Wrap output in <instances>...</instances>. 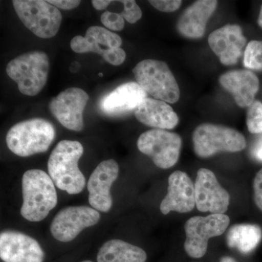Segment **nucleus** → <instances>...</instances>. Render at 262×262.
I'll return each instance as SVG.
<instances>
[{
	"label": "nucleus",
	"mask_w": 262,
	"mask_h": 262,
	"mask_svg": "<svg viewBox=\"0 0 262 262\" xmlns=\"http://www.w3.org/2000/svg\"><path fill=\"white\" fill-rule=\"evenodd\" d=\"M83 152V146L79 141L63 140L50 155L49 176L58 189L68 194H79L85 186V178L78 166Z\"/></svg>",
	"instance_id": "1"
},
{
	"label": "nucleus",
	"mask_w": 262,
	"mask_h": 262,
	"mask_svg": "<svg viewBox=\"0 0 262 262\" xmlns=\"http://www.w3.org/2000/svg\"><path fill=\"white\" fill-rule=\"evenodd\" d=\"M23 204L20 215L29 222H40L56 206L58 198L51 177L43 170H27L22 177Z\"/></svg>",
	"instance_id": "2"
},
{
	"label": "nucleus",
	"mask_w": 262,
	"mask_h": 262,
	"mask_svg": "<svg viewBox=\"0 0 262 262\" xmlns=\"http://www.w3.org/2000/svg\"><path fill=\"white\" fill-rule=\"evenodd\" d=\"M56 136L53 124L45 119L34 118L18 122L8 130V149L20 157L46 152Z\"/></svg>",
	"instance_id": "3"
},
{
	"label": "nucleus",
	"mask_w": 262,
	"mask_h": 262,
	"mask_svg": "<svg viewBox=\"0 0 262 262\" xmlns=\"http://www.w3.org/2000/svg\"><path fill=\"white\" fill-rule=\"evenodd\" d=\"M50 61L45 52L34 51L20 55L7 66L8 75L18 84L19 91L28 96H37L47 83Z\"/></svg>",
	"instance_id": "4"
},
{
	"label": "nucleus",
	"mask_w": 262,
	"mask_h": 262,
	"mask_svg": "<svg viewBox=\"0 0 262 262\" xmlns=\"http://www.w3.org/2000/svg\"><path fill=\"white\" fill-rule=\"evenodd\" d=\"M136 82L146 94L166 103H175L180 98V89L165 62L146 59L133 70Z\"/></svg>",
	"instance_id": "5"
},
{
	"label": "nucleus",
	"mask_w": 262,
	"mask_h": 262,
	"mask_svg": "<svg viewBox=\"0 0 262 262\" xmlns=\"http://www.w3.org/2000/svg\"><path fill=\"white\" fill-rule=\"evenodd\" d=\"M194 151L198 157L208 158L219 152H237L246 147L242 134L222 125L203 123L194 129L192 135Z\"/></svg>",
	"instance_id": "6"
},
{
	"label": "nucleus",
	"mask_w": 262,
	"mask_h": 262,
	"mask_svg": "<svg viewBox=\"0 0 262 262\" xmlns=\"http://www.w3.org/2000/svg\"><path fill=\"white\" fill-rule=\"evenodd\" d=\"M13 5L22 23L37 37L49 39L59 31L61 12L48 1L14 0Z\"/></svg>",
	"instance_id": "7"
},
{
	"label": "nucleus",
	"mask_w": 262,
	"mask_h": 262,
	"mask_svg": "<svg viewBox=\"0 0 262 262\" xmlns=\"http://www.w3.org/2000/svg\"><path fill=\"white\" fill-rule=\"evenodd\" d=\"M122 42L121 37L116 33L94 26L88 29L84 37L72 38L70 46L75 53H97L110 64L120 66L126 58V53L120 48Z\"/></svg>",
	"instance_id": "8"
},
{
	"label": "nucleus",
	"mask_w": 262,
	"mask_h": 262,
	"mask_svg": "<svg viewBox=\"0 0 262 262\" xmlns=\"http://www.w3.org/2000/svg\"><path fill=\"white\" fill-rule=\"evenodd\" d=\"M137 146L139 151L149 157L158 168L168 169L178 162L182 139L176 133L151 129L139 136Z\"/></svg>",
	"instance_id": "9"
},
{
	"label": "nucleus",
	"mask_w": 262,
	"mask_h": 262,
	"mask_svg": "<svg viewBox=\"0 0 262 262\" xmlns=\"http://www.w3.org/2000/svg\"><path fill=\"white\" fill-rule=\"evenodd\" d=\"M229 222V217L225 214H210L189 219L184 225L186 253L194 258L204 256L208 250L209 239L225 233Z\"/></svg>",
	"instance_id": "10"
},
{
	"label": "nucleus",
	"mask_w": 262,
	"mask_h": 262,
	"mask_svg": "<svg viewBox=\"0 0 262 262\" xmlns=\"http://www.w3.org/2000/svg\"><path fill=\"white\" fill-rule=\"evenodd\" d=\"M100 218L99 212L94 208L67 207L58 212L53 219L51 225L52 235L61 242H70L83 229L96 225Z\"/></svg>",
	"instance_id": "11"
},
{
	"label": "nucleus",
	"mask_w": 262,
	"mask_h": 262,
	"mask_svg": "<svg viewBox=\"0 0 262 262\" xmlns=\"http://www.w3.org/2000/svg\"><path fill=\"white\" fill-rule=\"evenodd\" d=\"M89 100L83 90L70 88L52 98L49 110L63 126L79 132L83 129V112Z\"/></svg>",
	"instance_id": "12"
},
{
	"label": "nucleus",
	"mask_w": 262,
	"mask_h": 262,
	"mask_svg": "<svg viewBox=\"0 0 262 262\" xmlns=\"http://www.w3.org/2000/svg\"><path fill=\"white\" fill-rule=\"evenodd\" d=\"M196 208L211 214H225L229 208L230 196L218 182L213 171L201 168L194 183Z\"/></svg>",
	"instance_id": "13"
},
{
	"label": "nucleus",
	"mask_w": 262,
	"mask_h": 262,
	"mask_svg": "<svg viewBox=\"0 0 262 262\" xmlns=\"http://www.w3.org/2000/svg\"><path fill=\"white\" fill-rule=\"evenodd\" d=\"M119 175V165L114 160H104L95 168L88 182L90 205L97 211L108 212L113 206L111 190Z\"/></svg>",
	"instance_id": "14"
},
{
	"label": "nucleus",
	"mask_w": 262,
	"mask_h": 262,
	"mask_svg": "<svg viewBox=\"0 0 262 262\" xmlns=\"http://www.w3.org/2000/svg\"><path fill=\"white\" fill-rule=\"evenodd\" d=\"M0 257L4 262H43L45 253L33 237L6 231L0 234Z\"/></svg>",
	"instance_id": "15"
},
{
	"label": "nucleus",
	"mask_w": 262,
	"mask_h": 262,
	"mask_svg": "<svg viewBox=\"0 0 262 262\" xmlns=\"http://www.w3.org/2000/svg\"><path fill=\"white\" fill-rule=\"evenodd\" d=\"M246 42L242 29L237 24L224 26L213 31L208 37L212 51L225 66H234L238 62Z\"/></svg>",
	"instance_id": "16"
},
{
	"label": "nucleus",
	"mask_w": 262,
	"mask_h": 262,
	"mask_svg": "<svg viewBox=\"0 0 262 262\" xmlns=\"http://www.w3.org/2000/svg\"><path fill=\"white\" fill-rule=\"evenodd\" d=\"M196 206L194 184L185 172L177 170L168 178V193L160 203L164 215L170 211L185 213L192 211Z\"/></svg>",
	"instance_id": "17"
},
{
	"label": "nucleus",
	"mask_w": 262,
	"mask_h": 262,
	"mask_svg": "<svg viewBox=\"0 0 262 262\" xmlns=\"http://www.w3.org/2000/svg\"><path fill=\"white\" fill-rule=\"evenodd\" d=\"M146 96L147 94L137 82H127L101 98L100 108L108 116H122L135 112Z\"/></svg>",
	"instance_id": "18"
},
{
	"label": "nucleus",
	"mask_w": 262,
	"mask_h": 262,
	"mask_svg": "<svg viewBox=\"0 0 262 262\" xmlns=\"http://www.w3.org/2000/svg\"><path fill=\"white\" fill-rule=\"evenodd\" d=\"M220 83L233 96L239 107H249L259 89L257 76L248 70L229 71L220 76Z\"/></svg>",
	"instance_id": "19"
},
{
	"label": "nucleus",
	"mask_w": 262,
	"mask_h": 262,
	"mask_svg": "<svg viewBox=\"0 0 262 262\" xmlns=\"http://www.w3.org/2000/svg\"><path fill=\"white\" fill-rule=\"evenodd\" d=\"M215 0H199L184 10L177 21V29L183 37L200 39L204 36L208 20L216 9Z\"/></svg>",
	"instance_id": "20"
},
{
	"label": "nucleus",
	"mask_w": 262,
	"mask_h": 262,
	"mask_svg": "<svg viewBox=\"0 0 262 262\" xmlns=\"http://www.w3.org/2000/svg\"><path fill=\"white\" fill-rule=\"evenodd\" d=\"M138 121L154 129L171 130L179 122L177 114L165 101L146 98L134 112Z\"/></svg>",
	"instance_id": "21"
},
{
	"label": "nucleus",
	"mask_w": 262,
	"mask_h": 262,
	"mask_svg": "<svg viewBox=\"0 0 262 262\" xmlns=\"http://www.w3.org/2000/svg\"><path fill=\"white\" fill-rule=\"evenodd\" d=\"M147 254L142 248L121 239H111L100 248L98 262H146Z\"/></svg>",
	"instance_id": "22"
},
{
	"label": "nucleus",
	"mask_w": 262,
	"mask_h": 262,
	"mask_svg": "<svg viewBox=\"0 0 262 262\" xmlns=\"http://www.w3.org/2000/svg\"><path fill=\"white\" fill-rule=\"evenodd\" d=\"M262 239V229L259 226L241 224L232 226L227 234L229 248H235L244 254L252 252Z\"/></svg>",
	"instance_id": "23"
},
{
	"label": "nucleus",
	"mask_w": 262,
	"mask_h": 262,
	"mask_svg": "<svg viewBox=\"0 0 262 262\" xmlns=\"http://www.w3.org/2000/svg\"><path fill=\"white\" fill-rule=\"evenodd\" d=\"M244 64L252 70H262V41L248 42L244 51Z\"/></svg>",
	"instance_id": "24"
},
{
	"label": "nucleus",
	"mask_w": 262,
	"mask_h": 262,
	"mask_svg": "<svg viewBox=\"0 0 262 262\" xmlns=\"http://www.w3.org/2000/svg\"><path fill=\"white\" fill-rule=\"evenodd\" d=\"M246 124L251 134H262V103L259 101H254L248 107Z\"/></svg>",
	"instance_id": "25"
},
{
	"label": "nucleus",
	"mask_w": 262,
	"mask_h": 262,
	"mask_svg": "<svg viewBox=\"0 0 262 262\" xmlns=\"http://www.w3.org/2000/svg\"><path fill=\"white\" fill-rule=\"evenodd\" d=\"M124 5V10L120 14L128 23L135 24L142 17V11L140 7L134 0L120 1Z\"/></svg>",
	"instance_id": "26"
},
{
	"label": "nucleus",
	"mask_w": 262,
	"mask_h": 262,
	"mask_svg": "<svg viewBox=\"0 0 262 262\" xmlns=\"http://www.w3.org/2000/svg\"><path fill=\"white\" fill-rule=\"evenodd\" d=\"M101 23L108 29L113 31L122 30L125 27V19L120 13L106 11L101 15Z\"/></svg>",
	"instance_id": "27"
},
{
	"label": "nucleus",
	"mask_w": 262,
	"mask_h": 262,
	"mask_svg": "<svg viewBox=\"0 0 262 262\" xmlns=\"http://www.w3.org/2000/svg\"><path fill=\"white\" fill-rule=\"evenodd\" d=\"M150 4L152 5L155 9L164 12V13H171L176 11L180 8L182 1L180 0H151Z\"/></svg>",
	"instance_id": "28"
},
{
	"label": "nucleus",
	"mask_w": 262,
	"mask_h": 262,
	"mask_svg": "<svg viewBox=\"0 0 262 262\" xmlns=\"http://www.w3.org/2000/svg\"><path fill=\"white\" fill-rule=\"evenodd\" d=\"M253 187L255 203L262 211V168L255 177Z\"/></svg>",
	"instance_id": "29"
},
{
	"label": "nucleus",
	"mask_w": 262,
	"mask_h": 262,
	"mask_svg": "<svg viewBox=\"0 0 262 262\" xmlns=\"http://www.w3.org/2000/svg\"><path fill=\"white\" fill-rule=\"evenodd\" d=\"M50 4L62 10H72L77 8L81 2L78 0H48Z\"/></svg>",
	"instance_id": "30"
},
{
	"label": "nucleus",
	"mask_w": 262,
	"mask_h": 262,
	"mask_svg": "<svg viewBox=\"0 0 262 262\" xmlns=\"http://www.w3.org/2000/svg\"><path fill=\"white\" fill-rule=\"evenodd\" d=\"M253 157L256 160L262 162V136L258 139L252 149Z\"/></svg>",
	"instance_id": "31"
},
{
	"label": "nucleus",
	"mask_w": 262,
	"mask_h": 262,
	"mask_svg": "<svg viewBox=\"0 0 262 262\" xmlns=\"http://www.w3.org/2000/svg\"><path fill=\"white\" fill-rule=\"evenodd\" d=\"M93 6L95 9L98 10H103L107 8L108 5L113 3V1H108V0H93Z\"/></svg>",
	"instance_id": "32"
},
{
	"label": "nucleus",
	"mask_w": 262,
	"mask_h": 262,
	"mask_svg": "<svg viewBox=\"0 0 262 262\" xmlns=\"http://www.w3.org/2000/svg\"><path fill=\"white\" fill-rule=\"evenodd\" d=\"M220 262H237L233 258L230 256H224L220 259Z\"/></svg>",
	"instance_id": "33"
},
{
	"label": "nucleus",
	"mask_w": 262,
	"mask_h": 262,
	"mask_svg": "<svg viewBox=\"0 0 262 262\" xmlns=\"http://www.w3.org/2000/svg\"><path fill=\"white\" fill-rule=\"evenodd\" d=\"M258 24L262 29V5L261 7V10H260L259 15H258Z\"/></svg>",
	"instance_id": "34"
},
{
	"label": "nucleus",
	"mask_w": 262,
	"mask_h": 262,
	"mask_svg": "<svg viewBox=\"0 0 262 262\" xmlns=\"http://www.w3.org/2000/svg\"><path fill=\"white\" fill-rule=\"evenodd\" d=\"M81 262H93L91 261H89V260H86V261H81Z\"/></svg>",
	"instance_id": "35"
},
{
	"label": "nucleus",
	"mask_w": 262,
	"mask_h": 262,
	"mask_svg": "<svg viewBox=\"0 0 262 262\" xmlns=\"http://www.w3.org/2000/svg\"><path fill=\"white\" fill-rule=\"evenodd\" d=\"M98 75L101 76H101H103V74L99 73V74H98Z\"/></svg>",
	"instance_id": "36"
}]
</instances>
